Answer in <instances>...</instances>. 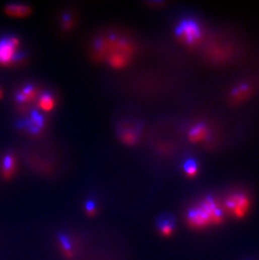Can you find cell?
Listing matches in <instances>:
<instances>
[{"instance_id": "obj_1", "label": "cell", "mask_w": 259, "mask_h": 260, "mask_svg": "<svg viewBox=\"0 0 259 260\" xmlns=\"http://www.w3.org/2000/svg\"><path fill=\"white\" fill-rule=\"evenodd\" d=\"M225 217L221 202L207 195L187 210L185 221L191 229L205 230L222 224Z\"/></svg>"}, {"instance_id": "obj_2", "label": "cell", "mask_w": 259, "mask_h": 260, "mask_svg": "<svg viewBox=\"0 0 259 260\" xmlns=\"http://www.w3.org/2000/svg\"><path fill=\"white\" fill-rule=\"evenodd\" d=\"M221 205L226 216L235 219H243L251 209V197L246 192H231L224 198Z\"/></svg>"}, {"instance_id": "obj_3", "label": "cell", "mask_w": 259, "mask_h": 260, "mask_svg": "<svg viewBox=\"0 0 259 260\" xmlns=\"http://www.w3.org/2000/svg\"><path fill=\"white\" fill-rule=\"evenodd\" d=\"M20 40L15 36L0 40V65L10 66L21 58L18 53Z\"/></svg>"}, {"instance_id": "obj_4", "label": "cell", "mask_w": 259, "mask_h": 260, "mask_svg": "<svg viewBox=\"0 0 259 260\" xmlns=\"http://www.w3.org/2000/svg\"><path fill=\"white\" fill-rule=\"evenodd\" d=\"M176 35L186 44L193 45L201 39V28L196 21L184 20L176 28Z\"/></svg>"}, {"instance_id": "obj_5", "label": "cell", "mask_w": 259, "mask_h": 260, "mask_svg": "<svg viewBox=\"0 0 259 260\" xmlns=\"http://www.w3.org/2000/svg\"><path fill=\"white\" fill-rule=\"evenodd\" d=\"M175 219L172 215L163 214L158 217L157 228L160 234L164 237H169L175 229Z\"/></svg>"}, {"instance_id": "obj_6", "label": "cell", "mask_w": 259, "mask_h": 260, "mask_svg": "<svg viewBox=\"0 0 259 260\" xmlns=\"http://www.w3.org/2000/svg\"><path fill=\"white\" fill-rule=\"evenodd\" d=\"M4 11L6 15L14 18H25L31 15V8L22 4H10L6 5Z\"/></svg>"}, {"instance_id": "obj_7", "label": "cell", "mask_w": 259, "mask_h": 260, "mask_svg": "<svg viewBox=\"0 0 259 260\" xmlns=\"http://www.w3.org/2000/svg\"><path fill=\"white\" fill-rule=\"evenodd\" d=\"M16 159L11 154H7L3 159L2 163V175L6 179H10L13 176L16 171Z\"/></svg>"}, {"instance_id": "obj_8", "label": "cell", "mask_w": 259, "mask_h": 260, "mask_svg": "<svg viewBox=\"0 0 259 260\" xmlns=\"http://www.w3.org/2000/svg\"><path fill=\"white\" fill-rule=\"evenodd\" d=\"M36 95V88L33 86L28 85L24 87L21 89L17 95H16V100L21 103H26V102H30L32 100Z\"/></svg>"}, {"instance_id": "obj_9", "label": "cell", "mask_w": 259, "mask_h": 260, "mask_svg": "<svg viewBox=\"0 0 259 260\" xmlns=\"http://www.w3.org/2000/svg\"><path fill=\"white\" fill-rule=\"evenodd\" d=\"M54 102L53 98L50 93H43L42 95L40 97L38 101V106L41 110L45 111H50L53 109Z\"/></svg>"}, {"instance_id": "obj_10", "label": "cell", "mask_w": 259, "mask_h": 260, "mask_svg": "<svg viewBox=\"0 0 259 260\" xmlns=\"http://www.w3.org/2000/svg\"><path fill=\"white\" fill-rule=\"evenodd\" d=\"M43 126V119L42 116H40L38 113L32 114V117H31V122L29 125V129L31 132L36 133L41 130V127Z\"/></svg>"}, {"instance_id": "obj_11", "label": "cell", "mask_w": 259, "mask_h": 260, "mask_svg": "<svg viewBox=\"0 0 259 260\" xmlns=\"http://www.w3.org/2000/svg\"><path fill=\"white\" fill-rule=\"evenodd\" d=\"M59 243L61 244L62 252L68 256L71 257L73 255V246H72L71 241L69 237L66 235L61 234L58 237Z\"/></svg>"}, {"instance_id": "obj_12", "label": "cell", "mask_w": 259, "mask_h": 260, "mask_svg": "<svg viewBox=\"0 0 259 260\" xmlns=\"http://www.w3.org/2000/svg\"><path fill=\"white\" fill-rule=\"evenodd\" d=\"M206 136V130L203 126H196L189 132V139L192 141H201Z\"/></svg>"}, {"instance_id": "obj_13", "label": "cell", "mask_w": 259, "mask_h": 260, "mask_svg": "<svg viewBox=\"0 0 259 260\" xmlns=\"http://www.w3.org/2000/svg\"><path fill=\"white\" fill-rule=\"evenodd\" d=\"M183 168H184L186 175L189 178L196 176L198 173V167H197V164H196L195 161L189 160V161L186 162Z\"/></svg>"}, {"instance_id": "obj_14", "label": "cell", "mask_w": 259, "mask_h": 260, "mask_svg": "<svg viewBox=\"0 0 259 260\" xmlns=\"http://www.w3.org/2000/svg\"><path fill=\"white\" fill-rule=\"evenodd\" d=\"M85 210H86L88 214L92 216L96 212V204L93 200H88L86 202V204H85Z\"/></svg>"}, {"instance_id": "obj_15", "label": "cell", "mask_w": 259, "mask_h": 260, "mask_svg": "<svg viewBox=\"0 0 259 260\" xmlns=\"http://www.w3.org/2000/svg\"><path fill=\"white\" fill-rule=\"evenodd\" d=\"M3 90H2V88H0V99H2V98H3Z\"/></svg>"}]
</instances>
